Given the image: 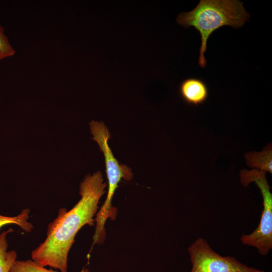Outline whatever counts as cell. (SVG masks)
<instances>
[{
  "label": "cell",
  "instance_id": "1",
  "mask_svg": "<svg viewBox=\"0 0 272 272\" xmlns=\"http://www.w3.org/2000/svg\"><path fill=\"white\" fill-rule=\"evenodd\" d=\"M106 186L100 171L87 175L80 186V199L70 210H59L48 225L45 239L32 251V260L42 266L67 272L68 254L75 236L85 225L94 224V217Z\"/></svg>",
  "mask_w": 272,
  "mask_h": 272
},
{
  "label": "cell",
  "instance_id": "2",
  "mask_svg": "<svg viewBox=\"0 0 272 272\" xmlns=\"http://www.w3.org/2000/svg\"><path fill=\"white\" fill-rule=\"evenodd\" d=\"M249 18L243 3L236 0H200L192 11L182 13L177 17V22L185 28L193 27L200 33L201 45L198 64L201 67L207 65L205 52L207 41L216 30L224 26L234 28L242 26Z\"/></svg>",
  "mask_w": 272,
  "mask_h": 272
},
{
  "label": "cell",
  "instance_id": "3",
  "mask_svg": "<svg viewBox=\"0 0 272 272\" xmlns=\"http://www.w3.org/2000/svg\"><path fill=\"white\" fill-rule=\"evenodd\" d=\"M240 182L245 186L254 182L259 189L263 199V209L257 227L249 234L240 237L241 243L256 248L261 255H267L272 248V194L265 172L256 170H242Z\"/></svg>",
  "mask_w": 272,
  "mask_h": 272
},
{
  "label": "cell",
  "instance_id": "4",
  "mask_svg": "<svg viewBox=\"0 0 272 272\" xmlns=\"http://www.w3.org/2000/svg\"><path fill=\"white\" fill-rule=\"evenodd\" d=\"M187 251L192 265L190 272H266L249 266L234 257L220 255L202 237L193 241Z\"/></svg>",
  "mask_w": 272,
  "mask_h": 272
},
{
  "label": "cell",
  "instance_id": "5",
  "mask_svg": "<svg viewBox=\"0 0 272 272\" xmlns=\"http://www.w3.org/2000/svg\"><path fill=\"white\" fill-rule=\"evenodd\" d=\"M90 128L93 136V140L97 143L104 154L108 180V192L114 193L121 179L130 180L132 178V173L128 167L119 164L113 155L108 143L110 134L104 123L93 120L90 123Z\"/></svg>",
  "mask_w": 272,
  "mask_h": 272
},
{
  "label": "cell",
  "instance_id": "6",
  "mask_svg": "<svg viewBox=\"0 0 272 272\" xmlns=\"http://www.w3.org/2000/svg\"><path fill=\"white\" fill-rule=\"evenodd\" d=\"M179 93L185 102L195 106L203 104L208 97L207 86L201 80L196 78L183 81L179 87Z\"/></svg>",
  "mask_w": 272,
  "mask_h": 272
},
{
  "label": "cell",
  "instance_id": "7",
  "mask_svg": "<svg viewBox=\"0 0 272 272\" xmlns=\"http://www.w3.org/2000/svg\"><path fill=\"white\" fill-rule=\"evenodd\" d=\"M247 165L251 168L272 173V151L268 145L262 151L251 152L245 154Z\"/></svg>",
  "mask_w": 272,
  "mask_h": 272
},
{
  "label": "cell",
  "instance_id": "8",
  "mask_svg": "<svg viewBox=\"0 0 272 272\" xmlns=\"http://www.w3.org/2000/svg\"><path fill=\"white\" fill-rule=\"evenodd\" d=\"M13 231L11 228L0 234V272H9L17 259V254L15 250L8 251L7 236Z\"/></svg>",
  "mask_w": 272,
  "mask_h": 272
},
{
  "label": "cell",
  "instance_id": "9",
  "mask_svg": "<svg viewBox=\"0 0 272 272\" xmlns=\"http://www.w3.org/2000/svg\"><path fill=\"white\" fill-rule=\"evenodd\" d=\"M30 210L23 209L17 216L7 217L0 215V229L9 224H15L25 231L30 233L33 228V224L28 221L29 218Z\"/></svg>",
  "mask_w": 272,
  "mask_h": 272
},
{
  "label": "cell",
  "instance_id": "10",
  "mask_svg": "<svg viewBox=\"0 0 272 272\" xmlns=\"http://www.w3.org/2000/svg\"><path fill=\"white\" fill-rule=\"evenodd\" d=\"M9 272H61L52 269H47L32 260H16ZM81 272H90L88 268H84Z\"/></svg>",
  "mask_w": 272,
  "mask_h": 272
},
{
  "label": "cell",
  "instance_id": "11",
  "mask_svg": "<svg viewBox=\"0 0 272 272\" xmlns=\"http://www.w3.org/2000/svg\"><path fill=\"white\" fill-rule=\"evenodd\" d=\"M15 50L10 44L8 37L0 25V60L14 55Z\"/></svg>",
  "mask_w": 272,
  "mask_h": 272
}]
</instances>
